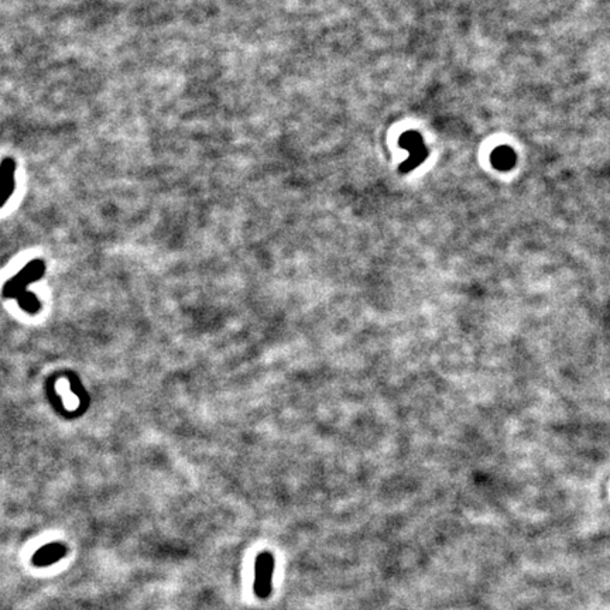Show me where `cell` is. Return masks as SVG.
Wrapping results in <instances>:
<instances>
[{
    "instance_id": "obj_4",
    "label": "cell",
    "mask_w": 610,
    "mask_h": 610,
    "mask_svg": "<svg viewBox=\"0 0 610 610\" xmlns=\"http://www.w3.org/2000/svg\"><path fill=\"white\" fill-rule=\"evenodd\" d=\"M490 161H492L495 168H497L500 171H507V170L513 168V165L516 163V154L509 146H500L492 153Z\"/></svg>"
},
{
    "instance_id": "obj_3",
    "label": "cell",
    "mask_w": 610,
    "mask_h": 610,
    "mask_svg": "<svg viewBox=\"0 0 610 610\" xmlns=\"http://www.w3.org/2000/svg\"><path fill=\"white\" fill-rule=\"evenodd\" d=\"M67 554H68V547L64 542L54 541L39 548L32 558V564L36 568H49L56 562H60L63 558H65Z\"/></svg>"
},
{
    "instance_id": "obj_2",
    "label": "cell",
    "mask_w": 610,
    "mask_h": 610,
    "mask_svg": "<svg viewBox=\"0 0 610 610\" xmlns=\"http://www.w3.org/2000/svg\"><path fill=\"white\" fill-rule=\"evenodd\" d=\"M274 575V557L269 551L258 555L255 564V583L253 590L259 599H267L273 590Z\"/></svg>"
},
{
    "instance_id": "obj_1",
    "label": "cell",
    "mask_w": 610,
    "mask_h": 610,
    "mask_svg": "<svg viewBox=\"0 0 610 610\" xmlns=\"http://www.w3.org/2000/svg\"><path fill=\"white\" fill-rule=\"evenodd\" d=\"M398 144L401 148L410 153V157L400 165V172L402 174L413 171L416 167L423 164L428 155V150L424 144V140L421 134L417 132L412 130V132L402 133V136L398 140Z\"/></svg>"
}]
</instances>
